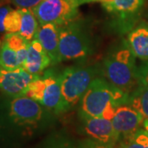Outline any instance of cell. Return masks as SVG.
I'll use <instances>...</instances> for the list:
<instances>
[{
	"instance_id": "cell-3",
	"label": "cell",
	"mask_w": 148,
	"mask_h": 148,
	"mask_svg": "<svg viewBox=\"0 0 148 148\" xmlns=\"http://www.w3.org/2000/svg\"><path fill=\"white\" fill-rule=\"evenodd\" d=\"M129 94L97 77L89 86L79 104L81 117H102L111 120L119 106L127 104Z\"/></svg>"
},
{
	"instance_id": "cell-24",
	"label": "cell",
	"mask_w": 148,
	"mask_h": 148,
	"mask_svg": "<svg viewBox=\"0 0 148 148\" xmlns=\"http://www.w3.org/2000/svg\"><path fill=\"white\" fill-rule=\"evenodd\" d=\"M138 77L141 83L148 85V60L138 66Z\"/></svg>"
},
{
	"instance_id": "cell-13",
	"label": "cell",
	"mask_w": 148,
	"mask_h": 148,
	"mask_svg": "<svg viewBox=\"0 0 148 148\" xmlns=\"http://www.w3.org/2000/svg\"><path fill=\"white\" fill-rule=\"evenodd\" d=\"M50 66H52L50 57L40 41L34 39L29 44L27 59L22 69L33 75H40Z\"/></svg>"
},
{
	"instance_id": "cell-8",
	"label": "cell",
	"mask_w": 148,
	"mask_h": 148,
	"mask_svg": "<svg viewBox=\"0 0 148 148\" xmlns=\"http://www.w3.org/2000/svg\"><path fill=\"white\" fill-rule=\"evenodd\" d=\"M78 0H42L32 11L40 25L62 26L78 17Z\"/></svg>"
},
{
	"instance_id": "cell-26",
	"label": "cell",
	"mask_w": 148,
	"mask_h": 148,
	"mask_svg": "<svg viewBox=\"0 0 148 148\" xmlns=\"http://www.w3.org/2000/svg\"><path fill=\"white\" fill-rule=\"evenodd\" d=\"M112 1H114V0H94V2H99V3H101V4L102 3H110Z\"/></svg>"
},
{
	"instance_id": "cell-4",
	"label": "cell",
	"mask_w": 148,
	"mask_h": 148,
	"mask_svg": "<svg viewBox=\"0 0 148 148\" xmlns=\"http://www.w3.org/2000/svg\"><path fill=\"white\" fill-rule=\"evenodd\" d=\"M95 36L86 21L75 18L59 26L60 60H77L90 57L95 50Z\"/></svg>"
},
{
	"instance_id": "cell-14",
	"label": "cell",
	"mask_w": 148,
	"mask_h": 148,
	"mask_svg": "<svg viewBox=\"0 0 148 148\" xmlns=\"http://www.w3.org/2000/svg\"><path fill=\"white\" fill-rule=\"evenodd\" d=\"M126 40L136 58L148 60V21H139L127 33Z\"/></svg>"
},
{
	"instance_id": "cell-7",
	"label": "cell",
	"mask_w": 148,
	"mask_h": 148,
	"mask_svg": "<svg viewBox=\"0 0 148 148\" xmlns=\"http://www.w3.org/2000/svg\"><path fill=\"white\" fill-rule=\"evenodd\" d=\"M101 5L109 14V27L111 31L123 36L140 21L145 0H114Z\"/></svg>"
},
{
	"instance_id": "cell-30",
	"label": "cell",
	"mask_w": 148,
	"mask_h": 148,
	"mask_svg": "<svg viewBox=\"0 0 148 148\" xmlns=\"http://www.w3.org/2000/svg\"><path fill=\"white\" fill-rule=\"evenodd\" d=\"M3 2H7V0H3Z\"/></svg>"
},
{
	"instance_id": "cell-29",
	"label": "cell",
	"mask_w": 148,
	"mask_h": 148,
	"mask_svg": "<svg viewBox=\"0 0 148 148\" xmlns=\"http://www.w3.org/2000/svg\"><path fill=\"white\" fill-rule=\"evenodd\" d=\"M3 0H0V5L3 4Z\"/></svg>"
},
{
	"instance_id": "cell-15",
	"label": "cell",
	"mask_w": 148,
	"mask_h": 148,
	"mask_svg": "<svg viewBox=\"0 0 148 148\" xmlns=\"http://www.w3.org/2000/svg\"><path fill=\"white\" fill-rule=\"evenodd\" d=\"M127 105L148 120V85L139 83L135 90L129 94Z\"/></svg>"
},
{
	"instance_id": "cell-18",
	"label": "cell",
	"mask_w": 148,
	"mask_h": 148,
	"mask_svg": "<svg viewBox=\"0 0 148 148\" xmlns=\"http://www.w3.org/2000/svg\"><path fill=\"white\" fill-rule=\"evenodd\" d=\"M0 68L8 71L22 69L19 64L16 52L10 49L5 43H3L0 51Z\"/></svg>"
},
{
	"instance_id": "cell-11",
	"label": "cell",
	"mask_w": 148,
	"mask_h": 148,
	"mask_svg": "<svg viewBox=\"0 0 148 148\" xmlns=\"http://www.w3.org/2000/svg\"><path fill=\"white\" fill-rule=\"evenodd\" d=\"M38 76L29 73L23 69L8 71L0 68V91L10 97L25 95L28 86Z\"/></svg>"
},
{
	"instance_id": "cell-10",
	"label": "cell",
	"mask_w": 148,
	"mask_h": 148,
	"mask_svg": "<svg viewBox=\"0 0 148 148\" xmlns=\"http://www.w3.org/2000/svg\"><path fill=\"white\" fill-rule=\"evenodd\" d=\"M111 121L119 143L143 128L144 118L136 110L126 104L117 108Z\"/></svg>"
},
{
	"instance_id": "cell-16",
	"label": "cell",
	"mask_w": 148,
	"mask_h": 148,
	"mask_svg": "<svg viewBox=\"0 0 148 148\" xmlns=\"http://www.w3.org/2000/svg\"><path fill=\"white\" fill-rule=\"evenodd\" d=\"M35 148H78L77 142L64 132H53L43 139Z\"/></svg>"
},
{
	"instance_id": "cell-19",
	"label": "cell",
	"mask_w": 148,
	"mask_h": 148,
	"mask_svg": "<svg viewBox=\"0 0 148 148\" xmlns=\"http://www.w3.org/2000/svg\"><path fill=\"white\" fill-rule=\"evenodd\" d=\"M119 148H148V132L141 128L117 144Z\"/></svg>"
},
{
	"instance_id": "cell-28",
	"label": "cell",
	"mask_w": 148,
	"mask_h": 148,
	"mask_svg": "<svg viewBox=\"0 0 148 148\" xmlns=\"http://www.w3.org/2000/svg\"><path fill=\"white\" fill-rule=\"evenodd\" d=\"M144 16H145V17H146V19L148 21V9L146 12H145V13H144Z\"/></svg>"
},
{
	"instance_id": "cell-12",
	"label": "cell",
	"mask_w": 148,
	"mask_h": 148,
	"mask_svg": "<svg viewBox=\"0 0 148 148\" xmlns=\"http://www.w3.org/2000/svg\"><path fill=\"white\" fill-rule=\"evenodd\" d=\"M35 39L40 41L50 57L52 66L61 62L59 55V26L53 23L40 25Z\"/></svg>"
},
{
	"instance_id": "cell-27",
	"label": "cell",
	"mask_w": 148,
	"mask_h": 148,
	"mask_svg": "<svg viewBox=\"0 0 148 148\" xmlns=\"http://www.w3.org/2000/svg\"><path fill=\"white\" fill-rule=\"evenodd\" d=\"M143 128L148 132V120H144L143 123Z\"/></svg>"
},
{
	"instance_id": "cell-22",
	"label": "cell",
	"mask_w": 148,
	"mask_h": 148,
	"mask_svg": "<svg viewBox=\"0 0 148 148\" xmlns=\"http://www.w3.org/2000/svg\"><path fill=\"white\" fill-rule=\"evenodd\" d=\"M77 144L78 148H119L117 146L103 144L86 138L77 141Z\"/></svg>"
},
{
	"instance_id": "cell-21",
	"label": "cell",
	"mask_w": 148,
	"mask_h": 148,
	"mask_svg": "<svg viewBox=\"0 0 148 148\" xmlns=\"http://www.w3.org/2000/svg\"><path fill=\"white\" fill-rule=\"evenodd\" d=\"M3 43L12 50L17 52L20 49L28 47L30 41L25 39L20 33H8L4 36Z\"/></svg>"
},
{
	"instance_id": "cell-20",
	"label": "cell",
	"mask_w": 148,
	"mask_h": 148,
	"mask_svg": "<svg viewBox=\"0 0 148 148\" xmlns=\"http://www.w3.org/2000/svg\"><path fill=\"white\" fill-rule=\"evenodd\" d=\"M3 25L6 34L19 33L21 27V9H12L5 16Z\"/></svg>"
},
{
	"instance_id": "cell-17",
	"label": "cell",
	"mask_w": 148,
	"mask_h": 148,
	"mask_svg": "<svg viewBox=\"0 0 148 148\" xmlns=\"http://www.w3.org/2000/svg\"><path fill=\"white\" fill-rule=\"evenodd\" d=\"M21 12V27L20 34L28 41L35 39L40 23L35 16L32 9L20 8Z\"/></svg>"
},
{
	"instance_id": "cell-25",
	"label": "cell",
	"mask_w": 148,
	"mask_h": 148,
	"mask_svg": "<svg viewBox=\"0 0 148 148\" xmlns=\"http://www.w3.org/2000/svg\"><path fill=\"white\" fill-rule=\"evenodd\" d=\"M12 10L9 6H0V33L5 32L4 29V19L7 14Z\"/></svg>"
},
{
	"instance_id": "cell-9",
	"label": "cell",
	"mask_w": 148,
	"mask_h": 148,
	"mask_svg": "<svg viewBox=\"0 0 148 148\" xmlns=\"http://www.w3.org/2000/svg\"><path fill=\"white\" fill-rule=\"evenodd\" d=\"M78 132L95 142L117 146L119 138L112 121L102 117L78 116Z\"/></svg>"
},
{
	"instance_id": "cell-1",
	"label": "cell",
	"mask_w": 148,
	"mask_h": 148,
	"mask_svg": "<svg viewBox=\"0 0 148 148\" xmlns=\"http://www.w3.org/2000/svg\"><path fill=\"white\" fill-rule=\"evenodd\" d=\"M56 114L26 95H0V143L21 147L40 137L56 123Z\"/></svg>"
},
{
	"instance_id": "cell-2",
	"label": "cell",
	"mask_w": 148,
	"mask_h": 148,
	"mask_svg": "<svg viewBox=\"0 0 148 148\" xmlns=\"http://www.w3.org/2000/svg\"><path fill=\"white\" fill-rule=\"evenodd\" d=\"M101 76L127 94L139 85L136 57L126 39L123 38L110 48L101 64Z\"/></svg>"
},
{
	"instance_id": "cell-5",
	"label": "cell",
	"mask_w": 148,
	"mask_h": 148,
	"mask_svg": "<svg viewBox=\"0 0 148 148\" xmlns=\"http://www.w3.org/2000/svg\"><path fill=\"white\" fill-rule=\"evenodd\" d=\"M101 76V65L77 64L61 70V88L64 113L78 106L91 82Z\"/></svg>"
},
{
	"instance_id": "cell-6",
	"label": "cell",
	"mask_w": 148,
	"mask_h": 148,
	"mask_svg": "<svg viewBox=\"0 0 148 148\" xmlns=\"http://www.w3.org/2000/svg\"><path fill=\"white\" fill-rule=\"evenodd\" d=\"M60 73L61 70L51 66L32 81L25 95L56 115L64 113Z\"/></svg>"
},
{
	"instance_id": "cell-23",
	"label": "cell",
	"mask_w": 148,
	"mask_h": 148,
	"mask_svg": "<svg viewBox=\"0 0 148 148\" xmlns=\"http://www.w3.org/2000/svg\"><path fill=\"white\" fill-rule=\"evenodd\" d=\"M42 0H10V2L18 8L32 9L37 6Z\"/></svg>"
}]
</instances>
